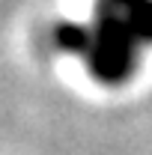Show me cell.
<instances>
[{
	"label": "cell",
	"mask_w": 152,
	"mask_h": 155,
	"mask_svg": "<svg viewBox=\"0 0 152 155\" xmlns=\"http://www.w3.org/2000/svg\"><path fill=\"white\" fill-rule=\"evenodd\" d=\"M95 63L104 78H125L131 66V33L122 21L104 15L98 21V36H95Z\"/></svg>",
	"instance_id": "1"
},
{
	"label": "cell",
	"mask_w": 152,
	"mask_h": 155,
	"mask_svg": "<svg viewBox=\"0 0 152 155\" xmlns=\"http://www.w3.org/2000/svg\"><path fill=\"white\" fill-rule=\"evenodd\" d=\"M114 3H122V6H137L140 0H114Z\"/></svg>",
	"instance_id": "2"
}]
</instances>
